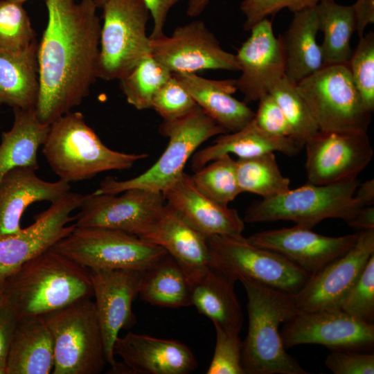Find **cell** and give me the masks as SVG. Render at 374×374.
Here are the masks:
<instances>
[{"label": "cell", "mask_w": 374, "mask_h": 374, "mask_svg": "<svg viewBox=\"0 0 374 374\" xmlns=\"http://www.w3.org/2000/svg\"><path fill=\"white\" fill-rule=\"evenodd\" d=\"M249 37L235 55L241 75L235 79L236 88L246 104L259 100L285 75L284 53L272 23L265 18L250 30Z\"/></svg>", "instance_id": "cell-20"}, {"label": "cell", "mask_w": 374, "mask_h": 374, "mask_svg": "<svg viewBox=\"0 0 374 374\" xmlns=\"http://www.w3.org/2000/svg\"><path fill=\"white\" fill-rule=\"evenodd\" d=\"M37 43L23 4L0 0V49L20 52Z\"/></svg>", "instance_id": "cell-38"}, {"label": "cell", "mask_w": 374, "mask_h": 374, "mask_svg": "<svg viewBox=\"0 0 374 374\" xmlns=\"http://www.w3.org/2000/svg\"><path fill=\"white\" fill-rule=\"evenodd\" d=\"M114 352L130 373L188 374L197 367L193 353L185 344L132 332L117 338Z\"/></svg>", "instance_id": "cell-22"}, {"label": "cell", "mask_w": 374, "mask_h": 374, "mask_svg": "<svg viewBox=\"0 0 374 374\" xmlns=\"http://www.w3.org/2000/svg\"><path fill=\"white\" fill-rule=\"evenodd\" d=\"M209 266L235 283L249 280L296 294L310 275L281 255L250 243L247 238H206Z\"/></svg>", "instance_id": "cell-9"}, {"label": "cell", "mask_w": 374, "mask_h": 374, "mask_svg": "<svg viewBox=\"0 0 374 374\" xmlns=\"http://www.w3.org/2000/svg\"><path fill=\"white\" fill-rule=\"evenodd\" d=\"M54 343L53 374H99L107 363L94 301L78 300L43 316Z\"/></svg>", "instance_id": "cell-8"}, {"label": "cell", "mask_w": 374, "mask_h": 374, "mask_svg": "<svg viewBox=\"0 0 374 374\" xmlns=\"http://www.w3.org/2000/svg\"><path fill=\"white\" fill-rule=\"evenodd\" d=\"M357 178L327 184H306L278 195L252 203L244 222L248 223L292 221L312 229L328 218H340L346 223L364 206L355 197L359 184Z\"/></svg>", "instance_id": "cell-5"}, {"label": "cell", "mask_w": 374, "mask_h": 374, "mask_svg": "<svg viewBox=\"0 0 374 374\" xmlns=\"http://www.w3.org/2000/svg\"><path fill=\"white\" fill-rule=\"evenodd\" d=\"M151 55L172 73L203 70L240 71L235 54L224 51L203 21L177 26L170 36L150 38Z\"/></svg>", "instance_id": "cell-13"}, {"label": "cell", "mask_w": 374, "mask_h": 374, "mask_svg": "<svg viewBox=\"0 0 374 374\" xmlns=\"http://www.w3.org/2000/svg\"><path fill=\"white\" fill-rule=\"evenodd\" d=\"M347 224L359 231L374 229L373 206H365L359 208Z\"/></svg>", "instance_id": "cell-49"}, {"label": "cell", "mask_w": 374, "mask_h": 374, "mask_svg": "<svg viewBox=\"0 0 374 374\" xmlns=\"http://www.w3.org/2000/svg\"><path fill=\"white\" fill-rule=\"evenodd\" d=\"M216 341L207 374H244L242 367V341L240 332L214 325Z\"/></svg>", "instance_id": "cell-41"}, {"label": "cell", "mask_w": 374, "mask_h": 374, "mask_svg": "<svg viewBox=\"0 0 374 374\" xmlns=\"http://www.w3.org/2000/svg\"><path fill=\"white\" fill-rule=\"evenodd\" d=\"M18 319L6 303L0 310V368L6 374L8 355Z\"/></svg>", "instance_id": "cell-46"}, {"label": "cell", "mask_w": 374, "mask_h": 374, "mask_svg": "<svg viewBox=\"0 0 374 374\" xmlns=\"http://www.w3.org/2000/svg\"><path fill=\"white\" fill-rule=\"evenodd\" d=\"M4 296L19 321L91 298L93 288L88 268L51 248L4 280Z\"/></svg>", "instance_id": "cell-2"}, {"label": "cell", "mask_w": 374, "mask_h": 374, "mask_svg": "<svg viewBox=\"0 0 374 374\" xmlns=\"http://www.w3.org/2000/svg\"><path fill=\"white\" fill-rule=\"evenodd\" d=\"M53 366V339L44 317L18 321L8 355L6 374H50Z\"/></svg>", "instance_id": "cell-28"}, {"label": "cell", "mask_w": 374, "mask_h": 374, "mask_svg": "<svg viewBox=\"0 0 374 374\" xmlns=\"http://www.w3.org/2000/svg\"><path fill=\"white\" fill-rule=\"evenodd\" d=\"M335 374H373L374 355L355 350H332L325 360Z\"/></svg>", "instance_id": "cell-45"}, {"label": "cell", "mask_w": 374, "mask_h": 374, "mask_svg": "<svg viewBox=\"0 0 374 374\" xmlns=\"http://www.w3.org/2000/svg\"><path fill=\"white\" fill-rule=\"evenodd\" d=\"M5 303L4 296V281L0 283V310Z\"/></svg>", "instance_id": "cell-52"}, {"label": "cell", "mask_w": 374, "mask_h": 374, "mask_svg": "<svg viewBox=\"0 0 374 374\" xmlns=\"http://www.w3.org/2000/svg\"><path fill=\"white\" fill-rule=\"evenodd\" d=\"M294 132V138L303 143L319 130L306 102L299 92L296 83L285 75L269 90Z\"/></svg>", "instance_id": "cell-37"}, {"label": "cell", "mask_w": 374, "mask_h": 374, "mask_svg": "<svg viewBox=\"0 0 374 374\" xmlns=\"http://www.w3.org/2000/svg\"><path fill=\"white\" fill-rule=\"evenodd\" d=\"M197 105L188 91L173 74L157 91L152 100V108L163 121L181 118Z\"/></svg>", "instance_id": "cell-42"}, {"label": "cell", "mask_w": 374, "mask_h": 374, "mask_svg": "<svg viewBox=\"0 0 374 374\" xmlns=\"http://www.w3.org/2000/svg\"><path fill=\"white\" fill-rule=\"evenodd\" d=\"M100 8L97 78L120 80L151 55L146 33L151 15L143 0H105Z\"/></svg>", "instance_id": "cell-7"}, {"label": "cell", "mask_w": 374, "mask_h": 374, "mask_svg": "<svg viewBox=\"0 0 374 374\" xmlns=\"http://www.w3.org/2000/svg\"><path fill=\"white\" fill-rule=\"evenodd\" d=\"M236 175L241 192L270 198L290 189V180L281 173L274 152L238 158Z\"/></svg>", "instance_id": "cell-34"}, {"label": "cell", "mask_w": 374, "mask_h": 374, "mask_svg": "<svg viewBox=\"0 0 374 374\" xmlns=\"http://www.w3.org/2000/svg\"><path fill=\"white\" fill-rule=\"evenodd\" d=\"M253 118L260 128L270 134L296 139L283 111L269 93L259 99Z\"/></svg>", "instance_id": "cell-44"}, {"label": "cell", "mask_w": 374, "mask_h": 374, "mask_svg": "<svg viewBox=\"0 0 374 374\" xmlns=\"http://www.w3.org/2000/svg\"><path fill=\"white\" fill-rule=\"evenodd\" d=\"M121 193L84 195L75 216V227L107 228L139 237L166 204L161 192L132 188Z\"/></svg>", "instance_id": "cell-15"}, {"label": "cell", "mask_w": 374, "mask_h": 374, "mask_svg": "<svg viewBox=\"0 0 374 374\" xmlns=\"http://www.w3.org/2000/svg\"><path fill=\"white\" fill-rule=\"evenodd\" d=\"M280 335L285 349L319 344L332 350L371 351L374 325L359 321L341 309L298 312L284 323Z\"/></svg>", "instance_id": "cell-14"}, {"label": "cell", "mask_w": 374, "mask_h": 374, "mask_svg": "<svg viewBox=\"0 0 374 374\" xmlns=\"http://www.w3.org/2000/svg\"><path fill=\"white\" fill-rule=\"evenodd\" d=\"M196 104L228 132H237L254 118L245 103L235 98V79L211 80L195 73H174Z\"/></svg>", "instance_id": "cell-25"}, {"label": "cell", "mask_w": 374, "mask_h": 374, "mask_svg": "<svg viewBox=\"0 0 374 374\" xmlns=\"http://www.w3.org/2000/svg\"><path fill=\"white\" fill-rule=\"evenodd\" d=\"M374 254V229L360 231L355 244L344 255L310 275L294 294L301 311L340 309L341 304Z\"/></svg>", "instance_id": "cell-17"}, {"label": "cell", "mask_w": 374, "mask_h": 374, "mask_svg": "<svg viewBox=\"0 0 374 374\" xmlns=\"http://www.w3.org/2000/svg\"><path fill=\"white\" fill-rule=\"evenodd\" d=\"M340 309L354 318L369 323L374 321V254L344 299Z\"/></svg>", "instance_id": "cell-40"}, {"label": "cell", "mask_w": 374, "mask_h": 374, "mask_svg": "<svg viewBox=\"0 0 374 374\" xmlns=\"http://www.w3.org/2000/svg\"><path fill=\"white\" fill-rule=\"evenodd\" d=\"M84 195L68 192L35 216L33 224L19 231L0 235V283L21 265L51 249L75 228L71 213L81 205Z\"/></svg>", "instance_id": "cell-12"}, {"label": "cell", "mask_w": 374, "mask_h": 374, "mask_svg": "<svg viewBox=\"0 0 374 374\" xmlns=\"http://www.w3.org/2000/svg\"><path fill=\"white\" fill-rule=\"evenodd\" d=\"M159 131L168 138V144L149 169L127 180L107 177L93 193L119 194L132 188L162 193L181 176L188 160L201 144L214 136L228 133L198 105L181 118L163 121Z\"/></svg>", "instance_id": "cell-6"}, {"label": "cell", "mask_w": 374, "mask_h": 374, "mask_svg": "<svg viewBox=\"0 0 374 374\" xmlns=\"http://www.w3.org/2000/svg\"><path fill=\"white\" fill-rule=\"evenodd\" d=\"M70 190L69 183L45 181L30 168L10 170L0 181V235L21 229V218L28 206L42 201L53 203Z\"/></svg>", "instance_id": "cell-24"}, {"label": "cell", "mask_w": 374, "mask_h": 374, "mask_svg": "<svg viewBox=\"0 0 374 374\" xmlns=\"http://www.w3.org/2000/svg\"><path fill=\"white\" fill-rule=\"evenodd\" d=\"M308 182L327 185L357 178L373 150L366 132L318 130L304 144Z\"/></svg>", "instance_id": "cell-16"}, {"label": "cell", "mask_w": 374, "mask_h": 374, "mask_svg": "<svg viewBox=\"0 0 374 374\" xmlns=\"http://www.w3.org/2000/svg\"><path fill=\"white\" fill-rule=\"evenodd\" d=\"M172 74L150 55L119 80L121 89L127 103L136 109H152L154 95Z\"/></svg>", "instance_id": "cell-36"}, {"label": "cell", "mask_w": 374, "mask_h": 374, "mask_svg": "<svg viewBox=\"0 0 374 374\" xmlns=\"http://www.w3.org/2000/svg\"><path fill=\"white\" fill-rule=\"evenodd\" d=\"M38 42L25 51L0 49V106L35 108L39 89Z\"/></svg>", "instance_id": "cell-31"}, {"label": "cell", "mask_w": 374, "mask_h": 374, "mask_svg": "<svg viewBox=\"0 0 374 374\" xmlns=\"http://www.w3.org/2000/svg\"><path fill=\"white\" fill-rule=\"evenodd\" d=\"M37 47L39 120L50 125L79 105L97 79L101 24L94 0H46Z\"/></svg>", "instance_id": "cell-1"}, {"label": "cell", "mask_w": 374, "mask_h": 374, "mask_svg": "<svg viewBox=\"0 0 374 374\" xmlns=\"http://www.w3.org/2000/svg\"><path fill=\"white\" fill-rule=\"evenodd\" d=\"M351 6L356 21V31L360 38L364 35L366 26L374 24V0H356Z\"/></svg>", "instance_id": "cell-48"}, {"label": "cell", "mask_w": 374, "mask_h": 374, "mask_svg": "<svg viewBox=\"0 0 374 374\" xmlns=\"http://www.w3.org/2000/svg\"><path fill=\"white\" fill-rule=\"evenodd\" d=\"M357 237L358 233L326 236L296 224L258 232L247 239L253 245L281 255L310 276L350 250Z\"/></svg>", "instance_id": "cell-19"}, {"label": "cell", "mask_w": 374, "mask_h": 374, "mask_svg": "<svg viewBox=\"0 0 374 374\" xmlns=\"http://www.w3.org/2000/svg\"><path fill=\"white\" fill-rule=\"evenodd\" d=\"M12 1L23 4V3H24L25 1H26L27 0H12ZM44 1H45L46 0H44Z\"/></svg>", "instance_id": "cell-53"}, {"label": "cell", "mask_w": 374, "mask_h": 374, "mask_svg": "<svg viewBox=\"0 0 374 374\" xmlns=\"http://www.w3.org/2000/svg\"><path fill=\"white\" fill-rule=\"evenodd\" d=\"M293 13L288 28L278 37L284 53L285 76L297 84L321 69L323 60L317 41L319 26L316 6Z\"/></svg>", "instance_id": "cell-27"}, {"label": "cell", "mask_w": 374, "mask_h": 374, "mask_svg": "<svg viewBox=\"0 0 374 374\" xmlns=\"http://www.w3.org/2000/svg\"><path fill=\"white\" fill-rule=\"evenodd\" d=\"M303 146L293 138L274 136L265 132L253 118L242 129L220 134L213 144L195 152L191 159V168L195 172L220 157L229 154H234L238 158L254 157L269 152L294 156Z\"/></svg>", "instance_id": "cell-26"}, {"label": "cell", "mask_w": 374, "mask_h": 374, "mask_svg": "<svg viewBox=\"0 0 374 374\" xmlns=\"http://www.w3.org/2000/svg\"><path fill=\"white\" fill-rule=\"evenodd\" d=\"M296 87L319 130L367 132L372 113L365 107L348 64L324 66Z\"/></svg>", "instance_id": "cell-10"}, {"label": "cell", "mask_w": 374, "mask_h": 374, "mask_svg": "<svg viewBox=\"0 0 374 374\" xmlns=\"http://www.w3.org/2000/svg\"><path fill=\"white\" fill-rule=\"evenodd\" d=\"M189 282L191 305L213 325L240 332L243 314L234 290L235 282L210 266Z\"/></svg>", "instance_id": "cell-29"}, {"label": "cell", "mask_w": 374, "mask_h": 374, "mask_svg": "<svg viewBox=\"0 0 374 374\" xmlns=\"http://www.w3.org/2000/svg\"><path fill=\"white\" fill-rule=\"evenodd\" d=\"M42 152L52 170L65 182L87 180L109 170H127L146 153L130 154L107 147L80 112H69L50 124Z\"/></svg>", "instance_id": "cell-4"}, {"label": "cell", "mask_w": 374, "mask_h": 374, "mask_svg": "<svg viewBox=\"0 0 374 374\" xmlns=\"http://www.w3.org/2000/svg\"><path fill=\"white\" fill-rule=\"evenodd\" d=\"M329 0H243L240 10L245 17L244 30L249 31L257 23L287 8L292 12L315 7Z\"/></svg>", "instance_id": "cell-43"}, {"label": "cell", "mask_w": 374, "mask_h": 374, "mask_svg": "<svg viewBox=\"0 0 374 374\" xmlns=\"http://www.w3.org/2000/svg\"><path fill=\"white\" fill-rule=\"evenodd\" d=\"M11 129L1 134L0 142V181L16 168H39L37 152L48 134L50 125L42 123L35 108H13Z\"/></svg>", "instance_id": "cell-30"}, {"label": "cell", "mask_w": 374, "mask_h": 374, "mask_svg": "<svg viewBox=\"0 0 374 374\" xmlns=\"http://www.w3.org/2000/svg\"><path fill=\"white\" fill-rule=\"evenodd\" d=\"M357 197L364 206H373L374 204V180L369 179L359 183L355 192Z\"/></svg>", "instance_id": "cell-50"}, {"label": "cell", "mask_w": 374, "mask_h": 374, "mask_svg": "<svg viewBox=\"0 0 374 374\" xmlns=\"http://www.w3.org/2000/svg\"><path fill=\"white\" fill-rule=\"evenodd\" d=\"M316 8L319 30L323 33L321 45L323 66L348 64L353 53L350 39L356 31L352 6L341 5L329 0L319 3Z\"/></svg>", "instance_id": "cell-33"}, {"label": "cell", "mask_w": 374, "mask_h": 374, "mask_svg": "<svg viewBox=\"0 0 374 374\" xmlns=\"http://www.w3.org/2000/svg\"><path fill=\"white\" fill-rule=\"evenodd\" d=\"M241 283L249 319L241 355L244 374L309 373L287 353L279 330L299 310L294 294L252 281Z\"/></svg>", "instance_id": "cell-3"}, {"label": "cell", "mask_w": 374, "mask_h": 374, "mask_svg": "<svg viewBox=\"0 0 374 374\" xmlns=\"http://www.w3.org/2000/svg\"><path fill=\"white\" fill-rule=\"evenodd\" d=\"M203 195L215 202L228 206L240 193L236 175V161L224 154L209 162L190 175Z\"/></svg>", "instance_id": "cell-35"}, {"label": "cell", "mask_w": 374, "mask_h": 374, "mask_svg": "<svg viewBox=\"0 0 374 374\" xmlns=\"http://www.w3.org/2000/svg\"><path fill=\"white\" fill-rule=\"evenodd\" d=\"M353 82L366 109L374 110V33L359 38L348 64Z\"/></svg>", "instance_id": "cell-39"}, {"label": "cell", "mask_w": 374, "mask_h": 374, "mask_svg": "<svg viewBox=\"0 0 374 374\" xmlns=\"http://www.w3.org/2000/svg\"><path fill=\"white\" fill-rule=\"evenodd\" d=\"M147 6L153 21V28L150 38L164 35L163 28L168 15L172 8L181 0H143Z\"/></svg>", "instance_id": "cell-47"}, {"label": "cell", "mask_w": 374, "mask_h": 374, "mask_svg": "<svg viewBox=\"0 0 374 374\" xmlns=\"http://www.w3.org/2000/svg\"><path fill=\"white\" fill-rule=\"evenodd\" d=\"M210 0H188L186 15L191 17H198L205 10Z\"/></svg>", "instance_id": "cell-51"}, {"label": "cell", "mask_w": 374, "mask_h": 374, "mask_svg": "<svg viewBox=\"0 0 374 374\" xmlns=\"http://www.w3.org/2000/svg\"><path fill=\"white\" fill-rule=\"evenodd\" d=\"M139 238L164 249L181 266L189 281L209 266L206 237L166 204L159 217Z\"/></svg>", "instance_id": "cell-23"}, {"label": "cell", "mask_w": 374, "mask_h": 374, "mask_svg": "<svg viewBox=\"0 0 374 374\" xmlns=\"http://www.w3.org/2000/svg\"><path fill=\"white\" fill-rule=\"evenodd\" d=\"M53 249L88 269L143 271L168 253L136 235L103 227H75Z\"/></svg>", "instance_id": "cell-11"}, {"label": "cell", "mask_w": 374, "mask_h": 374, "mask_svg": "<svg viewBox=\"0 0 374 374\" xmlns=\"http://www.w3.org/2000/svg\"><path fill=\"white\" fill-rule=\"evenodd\" d=\"M89 271L106 361L116 371L118 366L114 359V344L119 332L135 323L132 302L139 294L143 271L89 269Z\"/></svg>", "instance_id": "cell-18"}, {"label": "cell", "mask_w": 374, "mask_h": 374, "mask_svg": "<svg viewBox=\"0 0 374 374\" xmlns=\"http://www.w3.org/2000/svg\"><path fill=\"white\" fill-rule=\"evenodd\" d=\"M140 299L152 305L179 308L191 305L189 280L168 253L142 271Z\"/></svg>", "instance_id": "cell-32"}, {"label": "cell", "mask_w": 374, "mask_h": 374, "mask_svg": "<svg viewBox=\"0 0 374 374\" xmlns=\"http://www.w3.org/2000/svg\"><path fill=\"white\" fill-rule=\"evenodd\" d=\"M162 194L170 208L206 238L242 235L244 222L238 211L203 195L184 172Z\"/></svg>", "instance_id": "cell-21"}]
</instances>
